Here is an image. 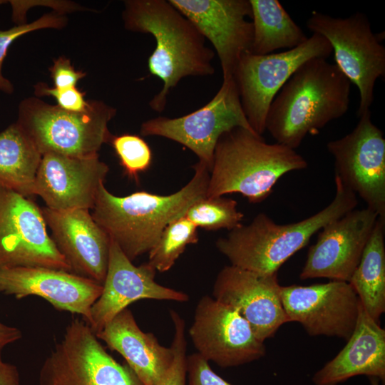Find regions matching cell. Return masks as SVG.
<instances>
[{
  "label": "cell",
  "mask_w": 385,
  "mask_h": 385,
  "mask_svg": "<svg viewBox=\"0 0 385 385\" xmlns=\"http://www.w3.org/2000/svg\"><path fill=\"white\" fill-rule=\"evenodd\" d=\"M124 27L132 32L150 34L156 46L148 57L150 73L163 82L150 100L155 112H163L170 91L187 76L215 73V51L195 25L166 0H127L122 13Z\"/></svg>",
  "instance_id": "6da1fadb"
},
{
  "label": "cell",
  "mask_w": 385,
  "mask_h": 385,
  "mask_svg": "<svg viewBox=\"0 0 385 385\" xmlns=\"http://www.w3.org/2000/svg\"><path fill=\"white\" fill-rule=\"evenodd\" d=\"M350 93L351 82L336 64L322 58H310L273 99L265 130L276 143L295 150L307 135H317L348 111Z\"/></svg>",
  "instance_id": "7a4b0ae2"
},
{
  "label": "cell",
  "mask_w": 385,
  "mask_h": 385,
  "mask_svg": "<svg viewBox=\"0 0 385 385\" xmlns=\"http://www.w3.org/2000/svg\"><path fill=\"white\" fill-rule=\"evenodd\" d=\"M191 180L178 191L168 195L138 191L116 196L102 184L91 215L130 260L149 252L166 226L185 215L196 201L207 195L209 169L193 165Z\"/></svg>",
  "instance_id": "3957f363"
},
{
  "label": "cell",
  "mask_w": 385,
  "mask_h": 385,
  "mask_svg": "<svg viewBox=\"0 0 385 385\" xmlns=\"http://www.w3.org/2000/svg\"><path fill=\"white\" fill-rule=\"evenodd\" d=\"M333 200L322 210L301 221L277 224L259 213L247 225L241 224L216 241L217 249L230 265L260 274L272 275L311 237L331 221L356 208V195L334 176Z\"/></svg>",
  "instance_id": "277c9868"
},
{
  "label": "cell",
  "mask_w": 385,
  "mask_h": 385,
  "mask_svg": "<svg viewBox=\"0 0 385 385\" xmlns=\"http://www.w3.org/2000/svg\"><path fill=\"white\" fill-rule=\"evenodd\" d=\"M307 165L294 149L267 143L255 132L235 127L222 133L217 142L206 197L240 193L250 202L260 203L282 176Z\"/></svg>",
  "instance_id": "5b68a950"
},
{
  "label": "cell",
  "mask_w": 385,
  "mask_h": 385,
  "mask_svg": "<svg viewBox=\"0 0 385 385\" xmlns=\"http://www.w3.org/2000/svg\"><path fill=\"white\" fill-rule=\"evenodd\" d=\"M116 112L99 100H90L83 112H71L29 97L20 102L16 122L41 155L88 157L98 155L101 146L109 143L108 123Z\"/></svg>",
  "instance_id": "8992f818"
},
{
  "label": "cell",
  "mask_w": 385,
  "mask_h": 385,
  "mask_svg": "<svg viewBox=\"0 0 385 385\" xmlns=\"http://www.w3.org/2000/svg\"><path fill=\"white\" fill-rule=\"evenodd\" d=\"M313 34L331 44L336 65L359 92L358 117L370 110L378 78L385 76V47L374 34L366 14L346 18L314 11L306 23Z\"/></svg>",
  "instance_id": "52a82bcc"
},
{
  "label": "cell",
  "mask_w": 385,
  "mask_h": 385,
  "mask_svg": "<svg viewBox=\"0 0 385 385\" xmlns=\"http://www.w3.org/2000/svg\"><path fill=\"white\" fill-rule=\"evenodd\" d=\"M38 385L143 384L106 351L89 324L76 318L43 362Z\"/></svg>",
  "instance_id": "ba28073f"
},
{
  "label": "cell",
  "mask_w": 385,
  "mask_h": 385,
  "mask_svg": "<svg viewBox=\"0 0 385 385\" xmlns=\"http://www.w3.org/2000/svg\"><path fill=\"white\" fill-rule=\"evenodd\" d=\"M332 53L329 42L313 34L292 49L266 55L244 53L233 74L240 103L252 129L262 135L273 99L295 71L312 58L327 59Z\"/></svg>",
  "instance_id": "9c48e42d"
},
{
  "label": "cell",
  "mask_w": 385,
  "mask_h": 385,
  "mask_svg": "<svg viewBox=\"0 0 385 385\" xmlns=\"http://www.w3.org/2000/svg\"><path fill=\"white\" fill-rule=\"evenodd\" d=\"M235 127L254 131L244 113L232 78L222 81L215 96L200 108L180 117L149 119L141 124L140 133L143 136L163 137L184 145L210 171L218 139Z\"/></svg>",
  "instance_id": "30bf717a"
},
{
  "label": "cell",
  "mask_w": 385,
  "mask_h": 385,
  "mask_svg": "<svg viewBox=\"0 0 385 385\" xmlns=\"http://www.w3.org/2000/svg\"><path fill=\"white\" fill-rule=\"evenodd\" d=\"M46 227L34 201L0 185V269L42 267L71 272Z\"/></svg>",
  "instance_id": "8fae6325"
},
{
  "label": "cell",
  "mask_w": 385,
  "mask_h": 385,
  "mask_svg": "<svg viewBox=\"0 0 385 385\" xmlns=\"http://www.w3.org/2000/svg\"><path fill=\"white\" fill-rule=\"evenodd\" d=\"M359 118L351 132L327 148L334 157V176L385 222V138L370 110Z\"/></svg>",
  "instance_id": "7c38bea8"
},
{
  "label": "cell",
  "mask_w": 385,
  "mask_h": 385,
  "mask_svg": "<svg viewBox=\"0 0 385 385\" xmlns=\"http://www.w3.org/2000/svg\"><path fill=\"white\" fill-rule=\"evenodd\" d=\"M189 334L197 353L221 367L247 364L266 352L264 342L235 309L207 295L197 304Z\"/></svg>",
  "instance_id": "4fadbf2b"
},
{
  "label": "cell",
  "mask_w": 385,
  "mask_h": 385,
  "mask_svg": "<svg viewBox=\"0 0 385 385\" xmlns=\"http://www.w3.org/2000/svg\"><path fill=\"white\" fill-rule=\"evenodd\" d=\"M280 298L289 322L300 323L309 336L347 340L354 332L360 301L348 282L281 286Z\"/></svg>",
  "instance_id": "5bb4252c"
},
{
  "label": "cell",
  "mask_w": 385,
  "mask_h": 385,
  "mask_svg": "<svg viewBox=\"0 0 385 385\" xmlns=\"http://www.w3.org/2000/svg\"><path fill=\"white\" fill-rule=\"evenodd\" d=\"M379 218L374 210L354 209L327 224L307 252L299 277L349 282Z\"/></svg>",
  "instance_id": "9a60e30c"
},
{
  "label": "cell",
  "mask_w": 385,
  "mask_h": 385,
  "mask_svg": "<svg viewBox=\"0 0 385 385\" xmlns=\"http://www.w3.org/2000/svg\"><path fill=\"white\" fill-rule=\"evenodd\" d=\"M212 44L223 81L232 78L241 56L251 53L253 25L249 0H169Z\"/></svg>",
  "instance_id": "2e32d148"
},
{
  "label": "cell",
  "mask_w": 385,
  "mask_h": 385,
  "mask_svg": "<svg viewBox=\"0 0 385 385\" xmlns=\"http://www.w3.org/2000/svg\"><path fill=\"white\" fill-rule=\"evenodd\" d=\"M280 287L277 274H260L230 265L217 275L212 294L215 299L235 309L264 342L289 322L281 302Z\"/></svg>",
  "instance_id": "e0dca14e"
},
{
  "label": "cell",
  "mask_w": 385,
  "mask_h": 385,
  "mask_svg": "<svg viewBox=\"0 0 385 385\" xmlns=\"http://www.w3.org/2000/svg\"><path fill=\"white\" fill-rule=\"evenodd\" d=\"M108 171L98 155L71 157L45 153L36 173L34 195L53 210H92Z\"/></svg>",
  "instance_id": "ac0fdd59"
},
{
  "label": "cell",
  "mask_w": 385,
  "mask_h": 385,
  "mask_svg": "<svg viewBox=\"0 0 385 385\" xmlns=\"http://www.w3.org/2000/svg\"><path fill=\"white\" fill-rule=\"evenodd\" d=\"M103 285L71 272L35 267L0 269V292L20 299L37 296L54 308L77 314L90 324Z\"/></svg>",
  "instance_id": "d6986e66"
},
{
  "label": "cell",
  "mask_w": 385,
  "mask_h": 385,
  "mask_svg": "<svg viewBox=\"0 0 385 385\" xmlns=\"http://www.w3.org/2000/svg\"><path fill=\"white\" fill-rule=\"evenodd\" d=\"M46 226L71 272L103 285L107 273L111 240L88 210L41 208Z\"/></svg>",
  "instance_id": "ffe728a7"
},
{
  "label": "cell",
  "mask_w": 385,
  "mask_h": 385,
  "mask_svg": "<svg viewBox=\"0 0 385 385\" xmlns=\"http://www.w3.org/2000/svg\"><path fill=\"white\" fill-rule=\"evenodd\" d=\"M156 270L148 264H133L111 240L102 292L91 310L90 327L96 334L120 312L142 299L187 302L188 295L155 281Z\"/></svg>",
  "instance_id": "44dd1931"
},
{
  "label": "cell",
  "mask_w": 385,
  "mask_h": 385,
  "mask_svg": "<svg viewBox=\"0 0 385 385\" xmlns=\"http://www.w3.org/2000/svg\"><path fill=\"white\" fill-rule=\"evenodd\" d=\"M365 375L385 380V330L360 302L353 333L344 348L313 376L315 385H337Z\"/></svg>",
  "instance_id": "7402d4cb"
},
{
  "label": "cell",
  "mask_w": 385,
  "mask_h": 385,
  "mask_svg": "<svg viewBox=\"0 0 385 385\" xmlns=\"http://www.w3.org/2000/svg\"><path fill=\"white\" fill-rule=\"evenodd\" d=\"M96 334L125 359L143 385H158L173 363V348L162 346L153 334L143 332L128 308Z\"/></svg>",
  "instance_id": "603a6c76"
},
{
  "label": "cell",
  "mask_w": 385,
  "mask_h": 385,
  "mask_svg": "<svg viewBox=\"0 0 385 385\" xmlns=\"http://www.w3.org/2000/svg\"><path fill=\"white\" fill-rule=\"evenodd\" d=\"M42 155L16 122L0 133V185L25 197L34 185Z\"/></svg>",
  "instance_id": "cb8c5ba5"
},
{
  "label": "cell",
  "mask_w": 385,
  "mask_h": 385,
  "mask_svg": "<svg viewBox=\"0 0 385 385\" xmlns=\"http://www.w3.org/2000/svg\"><path fill=\"white\" fill-rule=\"evenodd\" d=\"M385 222L378 218L349 284L367 314L379 322L385 312Z\"/></svg>",
  "instance_id": "d4e9b609"
},
{
  "label": "cell",
  "mask_w": 385,
  "mask_h": 385,
  "mask_svg": "<svg viewBox=\"0 0 385 385\" xmlns=\"http://www.w3.org/2000/svg\"><path fill=\"white\" fill-rule=\"evenodd\" d=\"M253 41L251 53L266 55L277 49L297 47L309 37L277 0H249Z\"/></svg>",
  "instance_id": "484cf974"
},
{
  "label": "cell",
  "mask_w": 385,
  "mask_h": 385,
  "mask_svg": "<svg viewBox=\"0 0 385 385\" xmlns=\"http://www.w3.org/2000/svg\"><path fill=\"white\" fill-rule=\"evenodd\" d=\"M197 228L185 215L171 222L148 252V264L160 272L169 270L188 245L197 242Z\"/></svg>",
  "instance_id": "4316f807"
},
{
  "label": "cell",
  "mask_w": 385,
  "mask_h": 385,
  "mask_svg": "<svg viewBox=\"0 0 385 385\" xmlns=\"http://www.w3.org/2000/svg\"><path fill=\"white\" fill-rule=\"evenodd\" d=\"M185 216L197 227L207 230L227 229L242 224L244 214L237 209L236 200L223 196L205 197L192 204Z\"/></svg>",
  "instance_id": "83f0119b"
},
{
  "label": "cell",
  "mask_w": 385,
  "mask_h": 385,
  "mask_svg": "<svg viewBox=\"0 0 385 385\" xmlns=\"http://www.w3.org/2000/svg\"><path fill=\"white\" fill-rule=\"evenodd\" d=\"M124 172L137 179L140 173L148 170L153 161V153L148 143L140 136L123 133L113 135L109 141Z\"/></svg>",
  "instance_id": "f1b7e54d"
},
{
  "label": "cell",
  "mask_w": 385,
  "mask_h": 385,
  "mask_svg": "<svg viewBox=\"0 0 385 385\" xmlns=\"http://www.w3.org/2000/svg\"><path fill=\"white\" fill-rule=\"evenodd\" d=\"M67 18L56 11L45 14L38 19L24 24L16 25L6 30H0V91L12 94L14 87L2 73V66L11 43L21 36L44 29H60L66 26Z\"/></svg>",
  "instance_id": "f546056e"
},
{
  "label": "cell",
  "mask_w": 385,
  "mask_h": 385,
  "mask_svg": "<svg viewBox=\"0 0 385 385\" xmlns=\"http://www.w3.org/2000/svg\"><path fill=\"white\" fill-rule=\"evenodd\" d=\"M170 316L175 330L171 345L174 357L170 367L158 385H186L185 322L175 311L171 310Z\"/></svg>",
  "instance_id": "4dcf8cb0"
},
{
  "label": "cell",
  "mask_w": 385,
  "mask_h": 385,
  "mask_svg": "<svg viewBox=\"0 0 385 385\" xmlns=\"http://www.w3.org/2000/svg\"><path fill=\"white\" fill-rule=\"evenodd\" d=\"M34 93L38 97H53L57 106L67 111L83 112L90 106V100L85 98L86 93L76 87L56 88L40 82L34 85Z\"/></svg>",
  "instance_id": "1f68e13d"
},
{
  "label": "cell",
  "mask_w": 385,
  "mask_h": 385,
  "mask_svg": "<svg viewBox=\"0 0 385 385\" xmlns=\"http://www.w3.org/2000/svg\"><path fill=\"white\" fill-rule=\"evenodd\" d=\"M188 385H232L215 373L208 364L198 353L186 358Z\"/></svg>",
  "instance_id": "d6a6232c"
},
{
  "label": "cell",
  "mask_w": 385,
  "mask_h": 385,
  "mask_svg": "<svg viewBox=\"0 0 385 385\" xmlns=\"http://www.w3.org/2000/svg\"><path fill=\"white\" fill-rule=\"evenodd\" d=\"M48 70L53 87L56 88L76 87L78 82L86 76V72L76 70L71 60L65 56L54 59Z\"/></svg>",
  "instance_id": "836d02e7"
},
{
  "label": "cell",
  "mask_w": 385,
  "mask_h": 385,
  "mask_svg": "<svg viewBox=\"0 0 385 385\" xmlns=\"http://www.w3.org/2000/svg\"><path fill=\"white\" fill-rule=\"evenodd\" d=\"M1 351L0 349V385H21L17 367L3 361Z\"/></svg>",
  "instance_id": "e575fe53"
},
{
  "label": "cell",
  "mask_w": 385,
  "mask_h": 385,
  "mask_svg": "<svg viewBox=\"0 0 385 385\" xmlns=\"http://www.w3.org/2000/svg\"><path fill=\"white\" fill-rule=\"evenodd\" d=\"M22 337L21 330L16 327L8 326L0 322V349L20 339Z\"/></svg>",
  "instance_id": "d590c367"
},
{
  "label": "cell",
  "mask_w": 385,
  "mask_h": 385,
  "mask_svg": "<svg viewBox=\"0 0 385 385\" xmlns=\"http://www.w3.org/2000/svg\"><path fill=\"white\" fill-rule=\"evenodd\" d=\"M5 2H7V1H0V4H4V3H5Z\"/></svg>",
  "instance_id": "8d00e7d4"
}]
</instances>
